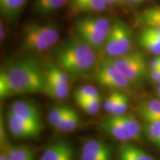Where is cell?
Segmentation results:
<instances>
[{
    "mask_svg": "<svg viewBox=\"0 0 160 160\" xmlns=\"http://www.w3.org/2000/svg\"><path fill=\"white\" fill-rule=\"evenodd\" d=\"M112 24L104 17L87 15L79 17L74 24L77 37L95 51L104 48Z\"/></svg>",
    "mask_w": 160,
    "mask_h": 160,
    "instance_id": "cell-3",
    "label": "cell"
},
{
    "mask_svg": "<svg viewBox=\"0 0 160 160\" xmlns=\"http://www.w3.org/2000/svg\"><path fill=\"white\" fill-rule=\"evenodd\" d=\"M149 77L154 82L160 85V68L150 69Z\"/></svg>",
    "mask_w": 160,
    "mask_h": 160,
    "instance_id": "cell-32",
    "label": "cell"
},
{
    "mask_svg": "<svg viewBox=\"0 0 160 160\" xmlns=\"http://www.w3.org/2000/svg\"><path fill=\"white\" fill-rule=\"evenodd\" d=\"M108 5L106 0H71L69 5L70 11L74 14L101 12Z\"/></svg>",
    "mask_w": 160,
    "mask_h": 160,
    "instance_id": "cell-13",
    "label": "cell"
},
{
    "mask_svg": "<svg viewBox=\"0 0 160 160\" xmlns=\"http://www.w3.org/2000/svg\"><path fill=\"white\" fill-rule=\"evenodd\" d=\"M111 148L102 140L90 139L82 146L80 160H111Z\"/></svg>",
    "mask_w": 160,
    "mask_h": 160,
    "instance_id": "cell-9",
    "label": "cell"
},
{
    "mask_svg": "<svg viewBox=\"0 0 160 160\" xmlns=\"http://www.w3.org/2000/svg\"><path fill=\"white\" fill-rule=\"evenodd\" d=\"M157 93H158V96H159V98H160V85H159L157 88Z\"/></svg>",
    "mask_w": 160,
    "mask_h": 160,
    "instance_id": "cell-40",
    "label": "cell"
},
{
    "mask_svg": "<svg viewBox=\"0 0 160 160\" xmlns=\"http://www.w3.org/2000/svg\"><path fill=\"white\" fill-rule=\"evenodd\" d=\"M8 160H34L33 152L31 148L25 145L7 146Z\"/></svg>",
    "mask_w": 160,
    "mask_h": 160,
    "instance_id": "cell-21",
    "label": "cell"
},
{
    "mask_svg": "<svg viewBox=\"0 0 160 160\" xmlns=\"http://www.w3.org/2000/svg\"><path fill=\"white\" fill-rule=\"evenodd\" d=\"M67 1L68 0H35L34 9L39 14L49 15L62 7Z\"/></svg>",
    "mask_w": 160,
    "mask_h": 160,
    "instance_id": "cell-20",
    "label": "cell"
},
{
    "mask_svg": "<svg viewBox=\"0 0 160 160\" xmlns=\"http://www.w3.org/2000/svg\"><path fill=\"white\" fill-rule=\"evenodd\" d=\"M8 142L3 144L1 145V150H0V160H8L7 159V146Z\"/></svg>",
    "mask_w": 160,
    "mask_h": 160,
    "instance_id": "cell-36",
    "label": "cell"
},
{
    "mask_svg": "<svg viewBox=\"0 0 160 160\" xmlns=\"http://www.w3.org/2000/svg\"><path fill=\"white\" fill-rule=\"evenodd\" d=\"M8 126L11 134L18 139H31L39 135L41 124L31 122L20 119L8 111L7 113Z\"/></svg>",
    "mask_w": 160,
    "mask_h": 160,
    "instance_id": "cell-8",
    "label": "cell"
},
{
    "mask_svg": "<svg viewBox=\"0 0 160 160\" xmlns=\"http://www.w3.org/2000/svg\"><path fill=\"white\" fill-rule=\"evenodd\" d=\"M138 111L145 122L160 119V99H149L141 102Z\"/></svg>",
    "mask_w": 160,
    "mask_h": 160,
    "instance_id": "cell-15",
    "label": "cell"
},
{
    "mask_svg": "<svg viewBox=\"0 0 160 160\" xmlns=\"http://www.w3.org/2000/svg\"><path fill=\"white\" fill-rule=\"evenodd\" d=\"M128 131L131 140H138L141 138L142 128L137 118L132 114L125 113L119 115Z\"/></svg>",
    "mask_w": 160,
    "mask_h": 160,
    "instance_id": "cell-23",
    "label": "cell"
},
{
    "mask_svg": "<svg viewBox=\"0 0 160 160\" xmlns=\"http://www.w3.org/2000/svg\"><path fill=\"white\" fill-rule=\"evenodd\" d=\"M121 93L122 92L119 91L112 92L111 94H109L108 97L106 98L105 102H104V108H105L106 111L108 112L109 113H111L113 108L115 107Z\"/></svg>",
    "mask_w": 160,
    "mask_h": 160,
    "instance_id": "cell-31",
    "label": "cell"
},
{
    "mask_svg": "<svg viewBox=\"0 0 160 160\" xmlns=\"http://www.w3.org/2000/svg\"><path fill=\"white\" fill-rule=\"evenodd\" d=\"M8 142L7 140V135H6L5 128L4 125L2 117H1V123H0V145H3Z\"/></svg>",
    "mask_w": 160,
    "mask_h": 160,
    "instance_id": "cell-33",
    "label": "cell"
},
{
    "mask_svg": "<svg viewBox=\"0 0 160 160\" xmlns=\"http://www.w3.org/2000/svg\"><path fill=\"white\" fill-rule=\"evenodd\" d=\"M132 34L129 27L122 20L117 19L112 23L111 30L106 40L104 50L107 58H115L131 52Z\"/></svg>",
    "mask_w": 160,
    "mask_h": 160,
    "instance_id": "cell-6",
    "label": "cell"
},
{
    "mask_svg": "<svg viewBox=\"0 0 160 160\" xmlns=\"http://www.w3.org/2000/svg\"><path fill=\"white\" fill-rule=\"evenodd\" d=\"M80 119L78 113L71 108L67 114L56 127V129L62 132L73 131L77 128Z\"/></svg>",
    "mask_w": 160,
    "mask_h": 160,
    "instance_id": "cell-22",
    "label": "cell"
},
{
    "mask_svg": "<svg viewBox=\"0 0 160 160\" xmlns=\"http://www.w3.org/2000/svg\"><path fill=\"white\" fill-rule=\"evenodd\" d=\"M71 108L65 105H59L53 108L48 114V121L53 128L57 127L61 120L67 114Z\"/></svg>",
    "mask_w": 160,
    "mask_h": 160,
    "instance_id": "cell-28",
    "label": "cell"
},
{
    "mask_svg": "<svg viewBox=\"0 0 160 160\" xmlns=\"http://www.w3.org/2000/svg\"><path fill=\"white\" fill-rule=\"evenodd\" d=\"M144 29L148 32H149V33H152V34L160 37V27H157V26H148V27H145Z\"/></svg>",
    "mask_w": 160,
    "mask_h": 160,
    "instance_id": "cell-35",
    "label": "cell"
},
{
    "mask_svg": "<svg viewBox=\"0 0 160 160\" xmlns=\"http://www.w3.org/2000/svg\"><path fill=\"white\" fill-rule=\"evenodd\" d=\"M70 77L59 65H49L45 71V81L53 82L62 85H70Z\"/></svg>",
    "mask_w": 160,
    "mask_h": 160,
    "instance_id": "cell-19",
    "label": "cell"
},
{
    "mask_svg": "<svg viewBox=\"0 0 160 160\" xmlns=\"http://www.w3.org/2000/svg\"><path fill=\"white\" fill-rule=\"evenodd\" d=\"M76 102L85 113L89 115H95L99 111L100 108H101L102 97L79 100Z\"/></svg>",
    "mask_w": 160,
    "mask_h": 160,
    "instance_id": "cell-25",
    "label": "cell"
},
{
    "mask_svg": "<svg viewBox=\"0 0 160 160\" xmlns=\"http://www.w3.org/2000/svg\"><path fill=\"white\" fill-rule=\"evenodd\" d=\"M138 42L145 51L154 55L160 56V37L159 36L152 34L143 29L139 36Z\"/></svg>",
    "mask_w": 160,
    "mask_h": 160,
    "instance_id": "cell-17",
    "label": "cell"
},
{
    "mask_svg": "<svg viewBox=\"0 0 160 160\" xmlns=\"http://www.w3.org/2000/svg\"><path fill=\"white\" fill-rule=\"evenodd\" d=\"M43 92L53 99L62 100L65 99L70 92V85H62L53 82L45 81Z\"/></svg>",
    "mask_w": 160,
    "mask_h": 160,
    "instance_id": "cell-18",
    "label": "cell"
},
{
    "mask_svg": "<svg viewBox=\"0 0 160 160\" xmlns=\"http://www.w3.org/2000/svg\"><path fill=\"white\" fill-rule=\"evenodd\" d=\"M99 127L105 133L120 142L131 140L125 124L119 115H111L102 120Z\"/></svg>",
    "mask_w": 160,
    "mask_h": 160,
    "instance_id": "cell-10",
    "label": "cell"
},
{
    "mask_svg": "<svg viewBox=\"0 0 160 160\" xmlns=\"http://www.w3.org/2000/svg\"><path fill=\"white\" fill-rule=\"evenodd\" d=\"M107 59L132 84H140L148 73V65L144 55L139 51L129 52L126 54Z\"/></svg>",
    "mask_w": 160,
    "mask_h": 160,
    "instance_id": "cell-5",
    "label": "cell"
},
{
    "mask_svg": "<svg viewBox=\"0 0 160 160\" xmlns=\"http://www.w3.org/2000/svg\"><path fill=\"white\" fill-rule=\"evenodd\" d=\"M99 97H101L99 90L97 88L91 85H84L78 88L74 93L76 102Z\"/></svg>",
    "mask_w": 160,
    "mask_h": 160,
    "instance_id": "cell-27",
    "label": "cell"
},
{
    "mask_svg": "<svg viewBox=\"0 0 160 160\" xmlns=\"http://www.w3.org/2000/svg\"><path fill=\"white\" fill-rule=\"evenodd\" d=\"M59 39V30L53 24L31 23L23 30L22 43L25 51L39 53L51 49Z\"/></svg>",
    "mask_w": 160,
    "mask_h": 160,
    "instance_id": "cell-4",
    "label": "cell"
},
{
    "mask_svg": "<svg viewBox=\"0 0 160 160\" xmlns=\"http://www.w3.org/2000/svg\"><path fill=\"white\" fill-rule=\"evenodd\" d=\"M5 71L13 95L43 91L45 71L32 58H19L9 62Z\"/></svg>",
    "mask_w": 160,
    "mask_h": 160,
    "instance_id": "cell-2",
    "label": "cell"
},
{
    "mask_svg": "<svg viewBox=\"0 0 160 160\" xmlns=\"http://www.w3.org/2000/svg\"><path fill=\"white\" fill-rule=\"evenodd\" d=\"M119 160H155L142 149L132 144H125L120 148Z\"/></svg>",
    "mask_w": 160,
    "mask_h": 160,
    "instance_id": "cell-16",
    "label": "cell"
},
{
    "mask_svg": "<svg viewBox=\"0 0 160 160\" xmlns=\"http://www.w3.org/2000/svg\"><path fill=\"white\" fill-rule=\"evenodd\" d=\"M125 1L129 2L131 3H140L142 2L145 1V0H125Z\"/></svg>",
    "mask_w": 160,
    "mask_h": 160,
    "instance_id": "cell-39",
    "label": "cell"
},
{
    "mask_svg": "<svg viewBox=\"0 0 160 160\" xmlns=\"http://www.w3.org/2000/svg\"><path fill=\"white\" fill-rule=\"evenodd\" d=\"M9 111L16 117L31 122L40 123L39 110L33 104L25 100H19L12 104Z\"/></svg>",
    "mask_w": 160,
    "mask_h": 160,
    "instance_id": "cell-12",
    "label": "cell"
},
{
    "mask_svg": "<svg viewBox=\"0 0 160 160\" xmlns=\"http://www.w3.org/2000/svg\"><path fill=\"white\" fill-rule=\"evenodd\" d=\"M96 51L78 37L71 38L59 46L56 51L58 65L70 77H88L97 68Z\"/></svg>",
    "mask_w": 160,
    "mask_h": 160,
    "instance_id": "cell-1",
    "label": "cell"
},
{
    "mask_svg": "<svg viewBox=\"0 0 160 160\" xmlns=\"http://www.w3.org/2000/svg\"><path fill=\"white\" fill-rule=\"evenodd\" d=\"M140 23L148 26L160 27V7H153L145 9L138 17Z\"/></svg>",
    "mask_w": 160,
    "mask_h": 160,
    "instance_id": "cell-24",
    "label": "cell"
},
{
    "mask_svg": "<svg viewBox=\"0 0 160 160\" xmlns=\"http://www.w3.org/2000/svg\"><path fill=\"white\" fill-rule=\"evenodd\" d=\"M129 99L128 96L124 93H121L115 107L111 111V115H122L126 113L128 108Z\"/></svg>",
    "mask_w": 160,
    "mask_h": 160,
    "instance_id": "cell-30",
    "label": "cell"
},
{
    "mask_svg": "<svg viewBox=\"0 0 160 160\" xmlns=\"http://www.w3.org/2000/svg\"><path fill=\"white\" fill-rule=\"evenodd\" d=\"M28 0H0V11L8 22L14 21L22 11Z\"/></svg>",
    "mask_w": 160,
    "mask_h": 160,
    "instance_id": "cell-14",
    "label": "cell"
},
{
    "mask_svg": "<svg viewBox=\"0 0 160 160\" xmlns=\"http://www.w3.org/2000/svg\"><path fill=\"white\" fill-rule=\"evenodd\" d=\"M40 160H74V152L68 142L58 140L44 150Z\"/></svg>",
    "mask_w": 160,
    "mask_h": 160,
    "instance_id": "cell-11",
    "label": "cell"
},
{
    "mask_svg": "<svg viewBox=\"0 0 160 160\" xmlns=\"http://www.w3.org/2000/svg\"><path fill=\"white\" fill-rule=\"evenodd\" d=\"M150 69L160 68V56H158L154 59H151L149 62Z\"/></svg>",
    "mask_w": 160,
    "mask_h": 160,
    "instance_id": "cell-34",
    "label": "cell"
},
{
    "mask_svg": "<svg viewBox=\"0 0 160 160\" xmlns=\"http://www.w3.org/2000/svg\"><path fill=\"white\" fill-rule=\"evenodd\" d=\"M145 133L151 142L160 148V119L146 122Z\"/></svg>",
    "mask_w": 160,
    "mask_h": 160,
    "instance_id": "cell-26",
    "label": "cell"
},
{
    "mask_svg": "<svg viewBox=\"0 0 160 160\" xmlns=\"http://www.w3.org/2000/svg\"><path fill=\"white\" fill-rule=\"evenodd\" d=\"M13 96L8 79L3 69L0 72V98L2 99Z\"/></svg>",
    "mask_w": 160,
    "mask_h": 160,
    "instance_id": "cell-29",
    "label": "cell"
},
{
    "mask_svg": "<svg viewBox=\"0 0 160 160\" xmlns=\"http://www.w3.org/2000/svg\"><path fill=\"white\" fill-rule=\"evenodd\" d=\"M106 2L108 5H116L123 4L125 2V0H106Z\"/></svg>",
    "mask_w": 160,
    "mask_h": 160,
    "instance_id": "cell-37",
    "label": "cell"
},
{
    "mask_svg": "<svg viewBox=\"0 0 160 160\" xmlns=\"http://www.w3.org/2000/svg\"><path fill=\"white\" fill-rule=\"evenodd\" d=\"M93 77L100 85L117 91L128 90L133 85L107 59L99 64L93 73Z\"/></svg>",
    "mask_w": 160,
    "mask_h": 160,
    "instance_id": "cell-7",
    "label": "cell"
},
{
    "mask_svg": "<svg viewBox=\"0 0 160 160\" xmlns=\"http://www.w3.org/2000/svg\"><path fill=\"white\" fill-rule=\"evenodd\" d=\"M0 37H1V40H2L5 37V28H4L2 23L0 25Z\"/></svg>",
    "mask_w": 160,
    "mask_h": 160,
    "instance_id": "cell-38",
    "label": "cell"
}]
</instances>
